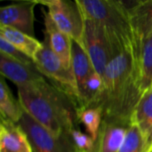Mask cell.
<instances>
[{"instance_id": "cell-1", "label": "cell", "mask_w": 152, "mask_h": 152, "mask_svg": "<svg viewBox=\"0 0 152 152\" xmlns=\"http://www.w3.org/2000/svg\"><path fill=\"white\" fill-rule=\"evenodd\" d=\"M139 59L140 53L129 49L115 56L107 65L99 104L103 118L132 121V116L143 96Z\"/></svg>"}, {"instance_id": "cell-2", "label": "cell", "mask_w": 152, "mask_h": 152, "mask_svg": "<svg viewBox=\"0 0 152 152\" xmlns=\"http://www.w3.org/2000/svg\"><path fill=\"white\" fill-rule=\"evenodd\" d=\"M23 110L61 143L70 142L77 128V106L61 90L45 81L30 87H17Z\"/></svg>"}, {"instance_id": "cell-3", "label": "cell", "mask_w": 152, "mask_h": 152, "mask_svg": "<svg viewBox=\"0 0 152 152\" xmlns=\"http://www.w3.org/2000/svg\"><path fill=\"white\" fill-rule=\"evenodd\" d=\"M83 15L97 21L103 28L116 54L126 50L141 53L139 45L124 1L77 0Z\"/></svg>"}, {"instance_id": "cell-4", "label": "cell", "mask_w": 152, "mask_h": 152, "mask_svg": "<svg viewBox=\"0 0 152 152\" xmlns=\"http://www.w3.org/2000/svg\"><path fill=\"white\" fill-rule=\"evenodd\" d=\"M34 63L37 70L47 77L53 86L64 93L78 108V90L72 69H68L53 52L47 35L42 42V48L37 53Z\"/></svg>"}, {"instance_id": "cell-5", "label": "cell", "mask_w": 152, "mask_h": 152, "mask_svg": "<svg viewBox=\"0 0 152 152\" xmlns=\"http://www.w3.org/2000/svg\"><path fill=\"white\" fill-rule=\"evenodd\" d=\"M37 2L48 8L49 15L61 31L84 47V16L77 0H42Z\"/></svg>"}, {"instance_id": "cell-6", "label": "cell", "mask_w": 152, "mask_h": 152, "mask_svg": "<svg viewBox=\"0 0 152 152\" xmlns=\"http://www.w3.org/2000/svg\"><path fill=\"white\" fill-rule=\"evenodd\" d=\"M83 43L95 71L103 77L107 65L116 54L102 27L86 16H84Z\"/></svg>"}, {"instance_id": "cell-7", "label": "cell", "mask_w": 152, "mask_h": 152, "mask_svg": "<svg viewBox=\"0 0 152 152\" xmlns=\"http://www.w3.org/2000/svg\"><path fill=\"white\" fill-rule=\"evenodd\" d=\"M37 1H22L0 8V25L13 28L30 37L34 36V8Z\"/></svg>"}, {"instance_id": "cell-8", "label": "cell", "mask_w": 152, "mask_h": 152, "mask_svg": "<svg viewBox=\"0 0 152 152\" xmlns=\"http://www.w3.org/2000/svg\"><path fill=\"white\" fill-rule=\"evenodd\" d=\"M18 125L27 134L33 152H65L61 142L25 111Z\"/></svg>"}, {"instance_id": "cell-9", "label": "cell", "mask_w": 152, "mask_h": 152, "mask_svg": "<svg viewBox=\"0 0 152 152\" xmlns=\"http://www.w3.org/2000/svg\"><path fill=\"white\" fill-rule=\"evenodd\" d=\"M0 72L17 87H30L45 81L36 66H28L0 53Z\"/></svg>"}, {"instance_id": "cell-10", "label": "cell", "mask_w": 152, "mask_h": 152, "mask_svg": "<svg viewBox=\"0 0 152 152\" xmlns=\"http://www.w3.org/2000/svg\"><path fill=\"white\" fill-rule=\"evenodd\" d=\"M132 121L103 118L94 152H118Z\"/></svg>"}, {"instance_id": "cell-11", "label": "cell", "mask_w": 152, "mask_h": 152, "mask_svg": "<svg viewBox=\"0 0 152 152\" xmlns=\"http://www.w3.org/2000/svg\"><path fill=\"white\" fill-rule=\"evenodd\" d=\"M139 45L152 36V0L124 2Z\"/></svg>"}, {"instance_id": "cell-12", "label": "cell", "mask_w": 152, "mask_h": 152, "mask_svg": "<svg viewBox=\"0 0 152 152\" xmlns=\"http://www.w3.org/2000/svg\"><path fill=\"white\" fill-rule=\"evenodd\" d=\"M0 152H33L27 134L16 123L1 118Z\"/></svg>"}, {"instance_id": "cell-13", "label": "cell", "mask_w": 152, "mask_h": 152, "mask_svg": "<svg viewBox=\"0 0 152 152\" xmlns=\"http://www.w3.org/2000/svg\"><path fill=\"white\" fill-rule=\"evenodd\" d=\"M43 12L45 14V33L48 37L49 44L53 52L60 58V60L68 69H72L71 38L57 28L48 12L43 10Z\"/></svg>"}, {"instance_id": "cell-14", "label": "cell", "mask_w": 152, "mask_h": 152, "mask_svg": "<svg viewBox=\"0 0 152 152\" xmlns=\"http://www.w3.org/2000/svg\"><path fill=\"white\" fill-rule=\"evenodd\" d=\"M71 68L79 91L88 77L95 72L91 59L86 49L71 39ZM79 97V96H78Z\"/></svg>"}, {"instance_id": "cell-15", "label": "cell", "mask_w": 152, "mask_h": 152, "mask_svg": "<svg viewBox=\"0 0 152 152\" xmlns=\"http://www.w3.org/2000/svg\"><path fill=\"white\" fill-rule=\"evenodd\" d=\"M0 37L33 61L42 48V42H39L34 37H30L11 27L0 25Z\"/></svg>"}, {"instance_id": "cell-16", "label": "cell", "mask_w": 152, "mask_h": 152, "mask_svg": "<svg viewBox=\"0 0 152 152\" xmlns=\"http://www.w3.org/2000/svg\"><path fill=\"white\" fill-rule=\"evenodd\" d=\"M132 123L139 127L150 150L152 147V91L142 97L132 116Z\"/></svg>"}, {"instance_id": "cell-17", "label": "cell", "mask_w": 152, "mask_h": 152, "mask_svg": "<svg viewBox=\"0 0 152 152\" xmlns=\"http://www.w3.org/2000/svg\"><path fill=\"white\" fill-rule=\"evenodd\" d=\"M23 109L19 102L12 95L7 86L4 77L0 82V113L1 118L18 124L23 115Z\"/></svg>"}, {"instance_id": "cell-18", "label": "cell", "mask_w": 152, "mask_h": 152, "mask_svg": "<svg viewBox=\"0 0 152 152\" xmlns=\"http://www.w3.org/2000/svg\"><path fill=\"white\" fill-rule=\"evenodd\" d=\"M77 118L86 128L91 138L96 142L103 119L102 109L99 106L82 107L77 110Z\"/></svg>"}, {"instance_id": "cell-19", "label": "cell", "mask_w": 152, "mask_h": 152, "mask_svg": "<svg viewBox=\"0 0 152 152\" xmlns=\"http://www.w3.org/2000/svg\"><path fill=\"white\" fill-rule=\"evenodd\" d=\"M139 64L141 86L144 94L152 88V36L142 44Z\"/></svg>"}, {"instance_id": "cell-20", "label": "cell", "mask_w": 152, "mask_h": 152, "mask_svg": "<svg viewBox=\"0 0 152 152\" xmlns=\"http://www.w3.org/2000/svg\"><path fill=\"white\" fill-rule=\"evenodd\" d=\"M148 151L147 142L141 130L135 124L131 123L118 152H147Z\"/></svg>"}, {"instance_id": "cell-21", "label": "cell", "mask_w": 152, "mask_h": 152, "mask_svg": "<svg viewBox=\"0 0 152 152\" xmlns=\"http://www.w3.org/2000/svg\"><path fill=\"white\" fill-rule=\"evenodd\" d=\"M70 140L74 147L79 151L86 152L95 151V142L87 135L82 133L79 129L75 128L70 133Z\"/></svg>"}, {"instance_id": "cell-22", "label": "cell", "mask_w": 152, "mask_h": 152, "mask_svg": "<svg viewBox=\"0 0 152 152\" xmlns=\"http://www.w3.org/2000/svg\"><path fill=\"white\" fill-rule=\"evenodd\" d=\"M0 53H4L13 60L23 63L28 66H36L34 63V61L28 57L26 54L21 53L20 50L15 48L13 45H12L8 41H6L4 38L0 37Z\"/></svg>"}, {"instance_id": "cell-23", "label": "cell", "mask_w": 152, "mask_h": 152, "mask_svg": "<svg viewBox=\"0 0 152 152\" xmlns=\"http://www.w3.org/2000/svg\"><path fill=\"white\" fill-rule=\"evenodd\" d=\"M66 152H86V151H79V150H77V149H76L74 146L73 147H71L70 149H69L68 151Z\"/></svg>"}, {"instance_id": "cell-24", "label": "cell", "mask_w": 152, "mask_h": 152, "mask_svg": "<svg viewBox=\"0 0 152 152\" xmlns=\"http://www.w3.org/2000/svg\"><path fill=\"white\" fill-rule=\"evenodd\" d=\"M147 152H152V147L151 148V149H150V150H149V151H148Z\"/></svg>"}, {"instance_id": "cell-25", "label": "cell", "mask_w": 152, "mask_h": 152, "mask_svg": "<svg viewBox=\"0 0 152 152\" xmlns=\"http://www.w3.org/2000/svg\"><path fill=\"white\" fill-rule=\"evenodd\" d=\"M151 91H152V88H151Z\"/></svg>"}]
</instances>
